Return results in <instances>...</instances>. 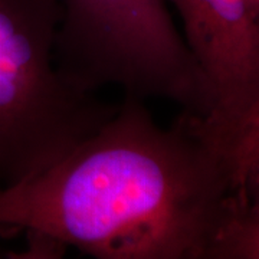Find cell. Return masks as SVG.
<instances>
[{
  "label": "cell",
  "instance_id": "obj_1",
  "mask_svg": "<svg viewBox=\"0 0 259 259\" xmlns=\"http://www.w3.org/2000/svg\"><path fill=\"white\" fill-rule=\"evenodd\" d=\"M131 95L66 156L0 189V232L100 259H258L259 185L202 118L161 127Z\"/></svg>",
  "mask_w": 259,
  "mask_h": 259
},
{
  "label": "cell",
  "instance_id": "obj_2",
  "mask_svg": "<svg viewBox=\"0 0 259 259\" xmlns=\"http://www.w3.org/2000/svg\"><path fill=\"white\" fill-rule=\"evenodd\" d=\"M61 19L59 0H0V189L44 171L117 111L58 69Z\"/></svg>",
  "mask_w": 259,
  "mask_h": 259
},
{
  "label": "cell",
  "instance_id": "obj_3",
  "mask_svg": "<svg viewBox=\"0 0 259 259\" xmlns=\"http://www.w3.org/2000/svg\"><path fill=\"white\" fill-rule=\"evenodd\" d=\"M58 69L79 90L118 87L124 95L177 104L204 118L209 83L179 32L166 0H59Z\"/></svg>",
  "mask_w": 259,
  "mask_h": 259
},
{
  "label": "cell",
  "instance_id": "obj_4",
  "mask_svg": "<svg viewBox=\"0 0 259 259\" xmlns=\"http://www.w3.org/2000/svg\"><path fill=\"white\" fill-rule=\"evenodd\" d=\"M212 91L202 118L245 176L259 177V13L249 0H166Z\"/></svg>",
  "mask_w": 259,
  "mask_h": 259
},
{
  "label": "cell",
  "instance_id": "obj_5",
  "mask_svg": "<svg viewBox=\"0 0 259 259\" xmlns=\"http://www.w3.org/2000/svg\"><path fill=\"white\" fill-rule=\"evenodd\" d=\"M28 239V248L20 250L15 258H58L64 255V243L58 242L54 238L39 233V232H25Z\"/></svg>",
  "mask_w": 259,
  "mask_h": 259
},
{
  "label": "cell",
  "instance_id": "obj_6",
  "mask_svg": "<svg viewBox=\"0 0 259 259\" xmlns=\"http://www.w3.org/2000/svg\"><path fill=\"white\" fill-rule=\"evenodd\" d=\"M249 3H250V6L253 8V10L259 13V0H249Z\"/></svg>",
  "mask_w": 259,
  "mask_h": 259
}]
</instances>
